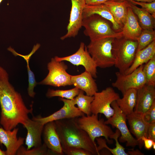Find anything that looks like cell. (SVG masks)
I'll return each instance as SVG.
<instances>
[{
	"label": "cell",
	"mask_w": 155,
	"mask_h": 155,
	"mask_svg": "<svg viewBox=\"0 0 155 155\" xmlns=\"http://www.w3.org/2000/svg\"><path fill=\"white\" fill-rule=\"evenodd\" d=\"M0 123L7 130H12L19 124L24 125L32 113V108H27L20 94L9 82L7 71L0 66Z\"/></svg>",
	"instance_id": "obj_1"
},
{
	"label": "cell",
	"mask_w": 155,
	"mask_h": 155,
	"mask_svg": "<svg viewBox=\"0 0 155 155\" xmlns=\"http://www.w3.org/2000/svg\"><path fill=\"white\" fill-rule=\"evenodd\" d=\"M56 129L62 147L83 149L92 155H100L96 143L78 125L75 118L55 121Z\"/></svg>",
	"instance_id": "obj_2"
},
{
	"label": "cell",
	"mask_w": 155,
	"mask_h": 155,
	"mask_svg": "<svg viewBox=\"0 0 155 155\" xmlns=\"http://www.w3.org/2000/svg\"><path fill=\"white\" fill-rule=\"evenodd\" d=\"M138 43L135 39L123 36L116 38L113 51L115 59L114 66L122 73L131 66L137 51Z\"/></svg>",
	"instance_id": "obj_3"
},
{
	"label": "cell",
	"mask_w": 155,
	"mask_h": 155,
	"mask_svg": "<svg viewBox=\"0 0 155 155\" xmlns=\"http://www.w3.org/2000/svg\"><path fill=\"white\" fill-rule=\"evenodd\" d=\"M109 21L97 14H93L83 19L82 26L85 28L84 34L90 41L106 37L117 38L123 36L122 31H115L111 27Z\"/></svg>",
	"instance_id": "obj_4"
},
{
	"label": "cell",
	"mask_w": 155,
	"mask_h": 155,
	"mask_svg": "<svg viewBox=\"0 0 155 155\" xmlns=\"http://www.w3.org/2000/svg\"><path fill=\"white\" fill-rule=\"evenodd\" d=\"M115 38L108 37L90 41L87 46L97 67L105 68L114 65L113 48Z\"/></svg>",
	"instance_id": "obj_5"
},
{
	"label": "cell",
	"mask_w": 155,
	"mask_h": 155,
	"mask_svg": "<svg viewBox=\"0 0 155 155\" xmlns=\"http://www.w3.org/2000/svg\"><path fill=\"white\" fill-rule=\"evenodd\" d=\"M75 120L78 126L87 133L94 143L96 138L103 136L108 144L113 143L109 138L114 132L104 123L103 119H98V114L84 115L75 118Z\"/></svg>",
	"instance_id": "obj_6"
},
{
	"label": "cell",
	"mask_w": 155,
	"mask_h": 155,
	"mask_svg": "<svg viewBox=\"0 0 155 155\" xmlns=\"http://www.w3.org/2000/svg\"><path fill=\"white\" fill-rule=\"evenodd\" d=\"M56 60L54 58L47 64L49 73L46 78L38 84L55 87L72 85L71 75L66 71L67 66L63 62Z\"/></svg>",
	"instance_id": "obj_7"
},
{
	"label": "cell",
	"mask_w": 155,
	"mask_h": 155,
	"mask_svg": "<svg viewBox=\"0 0 155 155\" xmlns=\"http://www.w3.org/2000/svg\"><path fill=\"white\" fill-rule=\"evenodd\" d=\"M111 106L114 109V113L112 117L104 121V123L107 125H111L113 127H116L119 130L121 136L119 138V140L121 143L126 142V147L134 148L138 146V142L133 137L127 127L126 116L120 109L116 101H113Z\"/></svg>",
	"instance_id": "obj_8"
},
{
	"label": "cell",
	"mask_w": 155,
	"mask_h": 155,
	"mask_svg": "<svg viewBox=\"0 0 155 155\" xmlns=\"http://www.w3.org/2000/svg\"><path fill=\"white\" fill-rule=\"evenodd\" d=\"M91 104L92 114H103L108 119L114 113L111 103L120 98L119 94L111 87H108L100 92H96Z\"/></svg>",
	"instance_id": "obj_9"
},
{
	"label": "cell",
	"mask_w": 155,
	"mask_h": 155,
	"mask_svg": "<svg viewBox=\"0 0 155 155\" xmlns=\"http://www.w3.org/2000/svg\"><path fill=\"white\" fill-rule=\"evenodd\" d=\"M144 64L140 65L130 73L125 74L119 71L115 72L116 79L112 86L117 88L123 94L130 89H138L146 84L143 69Z\"/></svg>",
	"instance_id": "obj_10"
},
{
	"label": "cell",
	"mask_w": 155,
	"mask_h": 155,
	"mask_svg": "<svg viewBox=\"0 0 155 155\" xmlns=\"http://www.w3.org/2000/svg\"><path fill=\"white\" fill-rule=\"evenodd\" d=\"M54 58L57 61H67L77 66L82 65L93 78L97 77V67L89 53L87 46L83 42H81L79 49L74 53L63 57L55 56Z\"/></svg>",
	"instance_id": "obj_11"
},
{
	"label": "cell",
	"mask_w": 155,
	"mask_h": 155,
	"mask_svg": "<svg viewBox=\"0 0 155 155\" xmlns=\"http://www.w3.org/2000/svg\"><path fill=\"white\" fill-rule=\"evenodd\" d=\"M71 9L67 33L60 38L64 40L67 38L75 37L82 27V13L86 5L85 0H71Z\"/></svg>",
	"instance_id": "obj_12"
},
{
	"label": "cell",
	"mask_w": 155,
	"mask_h": 155,
	"mask_svg": "<svg viewBox=\"0 0 155 155\" xmlns=\"http://www.w3.org/2000/svg\"><path fill=\"white\" fill-rule=\"evenodd\" d=\"M60 99L63 103V105L60 109L46 117H35L36 119L45 125L50 121L75 118L84 115V113L75 106L73 99L70 100L62 98H61Z\"/></svg>",
	"instance_id": "obj_13"
},
{
	"label": "cell",
	"mask_w": 155,
	"mask_h": 155,
	"mask_svg": "<svg viewBox=\"0 0 155 155\" xmlns=\"http://www.w3.org/2000/svg\"><path fill=\"white\" fill-rule=\"evenodd\" d=\"M126 118L129 126L130 131L136 137L139 144V148L141 149L144 145L142 139L144 136L148 137L149 123L145 120L143 115L134 111L127 115Z\"/></svg>",
	"instance_id": "obj_14"
},
{
	"label": "cell",
	"mask_w": 155,
	"mask_h": 155,
	"mask_svg": "<svg viewBox=\"0 0 155 155\" xmlns=\"http://www.w3.org/2000/svg\"><path fill=\"white\" fill-rule=\"evenodd\" d=\"M44 125L34 117L32 119L29 118L23 125L27 131L25 140L27 149L42 145L41 135Z\"/></svg>",
	"instance_id": "obj_15"
},
{
	"label": "cell",
	"mask_w": 155,
	"mask_h": 155,
	"mask_svg": "<svg viewBox=\"0 0 155 155\" xmlns=\"http://www.w3.org/2000/svg\"><path fill=\"white\" fill-rule=\"evenodd\" d=\"M155 101V86L145 84L137 89L136 103L134 111L144 115Z\"/></svg>",
	"instance_id": "obj_16"
},
{
	"label": "cell",
	"mask_w": 155,
	"mask_h": 155,
	"mask_svg": "<svg viewBox=\"0 0 155 155\" xmlns=\"http://www.w3.org/2000/svg\"><path fill=\"white\" fill-rule=\"evenodd\" d=\"M18 128L7 130L0 127V144L6 147V155H16L20 148L23 144L25 139L17 137Z\"/></svg>",
	"instance_id": "obj_17"
},
{
	"label": "cell",
	"mask_w": 155,
	"mask_h": 155,
	"mask_svg": "<svg viewBox=\"0 0 155 155\" xmlns=\"http://www.w3.org/2000/svg\"><path fill=\"white\" fill-rule=\"evenodd\" d=\"M42 133L44 144L48 149L54 153L63 154L60 140L56 131L55 121L45 124Z\"/></svg>",
	"instance_id": "obj_18"
},
{
	"label": "cell",
	"mask_w": 155,
	"mask_h": 155,
	"mask_svg": "<svg viewBox=\"0 0 155 155\" xmlns=\"http://www.w3.org/2000/svg\"><path fill=\"white\" fill-rule=\"evenodd\" d=\"M71 81L72 85L85 92L87 95L93 96L98 91L95 80L86 71L78 75H71Z\"/></svg>",
	"instance_id": "obj_19"
},
{
	"label": "cell",
	"mask_w": 155,
	"mask_h": 155,
	"mask_svg": "<svg viewBox=\"0 0 155 155\" xmlns=\"http://www.w3.org/2000/svg\"><path fill=\"white\" fill-rule=\"evenodd\" d=\"M93 14H97L109 21L112 24L113 29L120 32L122 28L115 20L108 7L105 4L90 5H86L82 13L84 18Z\"/></svg>",
	"instance_id": "obj_20"
},
{
	"label": "cell",
	"mask_w": 155,
	"mask_h": 155,
	"mask_svg": "<svg viewBox=\"0 0 155 155\" xmlns=\"http://www.w3.org/2000/svg\"><path fill=\"white\" fill-rule=\"evenodd\" d=\"M143 29L138 22L137 18L131 8L128 7L126 18L121 31L124 36L136 39L140 35Z\"/></svg>",
	"instance_id": "obj_21"
},
{
	"label": "cell",
	"mask_w": 155,
	"mask_h": 155,
	"mask_svg": "<svg viewBox=\"0 0 155 155\" xmlns=\"http://www.w3.org/2000/svg\"><path fill=\"white\" fill-rule=\"evenodd\" d=\"M109 8L116 22L122 28L125 22L129 1H115L108 0L104 3Z\"/></svg>",
	"instance_id": "obj_22"
},
{
	"label": "cell",
	"mask_w": 155,
	"mask_h": 155,
	"mask_svg": "<svg viewBox=\"0 0 155 155\" xmlns=\"http://www.w3.org/2000/svg\"><path fill=\"white\" fill-rule=\"evenodd\" d=\"M154 56L155 40L145 48L137 51L133 63L124 74L130 73L140 65L146 63Z\"/></svg>",
	"instance_id": "obj_23"
},
{
	"label": "cell",
	"mask_w": 155,
	"mask_h": 155,
	"mask_svg": "<svg viewBox=\"0 0 155 155\" xmlns=\"http://www.w3.org/2000/svg\"><path fill=\"white\" fill-rule=\"evenodd\" d=\"M137 93L136 89H129L123 94L122 98H120L116 100L119 108L126 116L134 111L136 103Z\"/></svg>",
	"instance_id": "obj_24"
},
{
	"label": "cell",
	"mask_w": 155,
	"mask_h": 155,
	"mask_svg": "<svg viewBox=\"0 0 155 155\" xmlns=\"http://www.w3.org/2000/svg\"><path fill=\"white\" fill-rule=\"evenodd\" d=\"M130 7L136 16L139 23L143 30L154 28L155 18L144 9L138 7L131 2Z\"/></svg>",
	"instance_id": "obj_25"
},
{
	"label": "cell",
	"mask_w": 155,
	"mask_h": 155,
	"mask_svg": "<svg viewBox=\"0 0 155 155\" xmlns=\"http://www.w3.org/2000/svg\"><path fill=\"white\" fill-rule=\"evenodd\" d=\"M40 46V44H37L36 45L34 46L32 51L29 54L25 55H21L17 53L11 47H9L8 49L9 51L11 52L15 56L18 55L22 57L26 60L27 63V68L28 78V93L29 95L32 98H34L36 94L35 93L34 91V89L37 85V83L35 79L34 75L30 69L29 64V60L31 56L39 48Z\"/></svg>",
	"instance_id": "obj_26"
},
{
	"label": "cell",
	"mask_w": 155,
	"mask_h": 155,
	"mask_svg": "<svg viewBox=\"0 0 155 155\" xmlns=\"http://www.w3.org/2000/svg\"><path fill=\"white\" fill-rule=\"evenodd\" d=\"M84 92L80 90L78 94L73 100L75 104L77 105L79 110L87 116H89L92 114L91 104L94 99V96L85 95Z\"/></svg>",
	"instance_id": "obj_27"
},
{
	"label": "cell",
	"mask_w": 155,
	"mask_h": 155,
	"mask_svg": "<svg viewBox=\"0 0 155 155\" xmlns=\"http://www.w3.org/2000/svg\"><path fill=\"white\" fill-rule=\"evenodd\" d=\"M136 40L138 43L137 51L142 50L155 40V30L154 29L143 30Z\"/></svg>",
	"instance_id": "obj_28"
},
{
	"label": "cell",
	"mask_w": 155,
	"mask_h": 155,
	"mask_svg": "<svg viewBox=\"0 0 155 155\" xmlns=\"http://www.w3.org/2000/svg\"><path fill=\"white\" fill-rule=\"evenodd\" d=\"M80 90L76 87L67 90H54L49 89L46 93V96L49 98L58 96L67 99L73 100L78 94Z\"/></svg>",
	"instance_id": "obj_29"
},
{
	"label": "cell",
	"mask_w": 155,
	"mask_h": 155,
	"mask_svg": "<svg viewBox=\"0 0 155 155\" xmlns=\"http://www.w3.org/2000/svg\"><path fill=\"white\" fill-rule=\"evenodd\" d=\"M143 71L146 84L155 86V56L144 65Z\"/></svg>",
	"instance_id": "obj_30"
},
{
	"label": "cell",
	"mask_w": 155,
	"mask_h": 155,
	"mask_svg": "<svg viewBox=\"0 0 155 155\" xmlns=\"http://www.w3.org/2000/svg\"><path fill=\"white\" fill-rule=\"evenodd\" d=\"M48 149L44 144L41 146L34 147L32 149H27L21 146L18 150L16 154L22 155H44L49 154Z\"/></svg>",
	"instance_id": "obj_31"
},
{
	"label": "cell",
	"mask_w": 155,
	"mask_h": 155,
	"mask_svg": "<svg viewBox=\"0 0 155 155\" xmlns=\"http://www.w3.org/2000/svg\"><path fill=\"white\" fill-rule=\"evenodd\" d=\"M64 154L67 155H92L90 152L83 149L72 147H62Z\"/></svg>",
	"instance_id": "obj_32"
},
{
	"label": "cell",
	"mask_w": 155,
	"mask_h": 155,
	"mask_svg": "<svg viewBox=\"0 0 155 155\" xmlns=\"http://www.w3.org/2000/svg\"><path fill=\"white\" fill-rule=\"evenodd\" d=\"M129 1L134 5L140 6L142 8L147 11L155 18V1L150 2L135 1Z\"/></svg>",
	"instance_id": "obj_33"
},
{
	"label": "cell",
	"mask_w": 155,
	"mask_h": 155,
	"mask_svg": "<svg viewBox=\"0 0 155 155\" xmlns=\"http://www.w3.org/2000/svg\"><path fill=\"white\" fill-rule=\"evenodd\" d=\"M98 145L97 146V149L99 152L103 148H105L108 150L111 154L113 155H119V152L115 147L111 149L109 148L106 144V141L105 139H103L99 137L96 138Z\"/></svg>",
	"instance_id": "obj_34"
},
{
	"label": "cell",
	"mask_w": 155,
	"mask_h": 155,
	"mask_svg": "<svg viewBox=\"0 0 155 155\" xmlns=\"http://www.w3.org/2000/svg\"><path fill=\"white\" fill-rule=\"evenodd\" d=\"M143 117L145 120L149 124L155 122V101L143 115Z\"/></svg>",
	"instance_id": "obj_35"
},
{
	"label": "cell",
	"mask_w": 155,
	"mask_h": 155,
	"mask_svg": "<svg viewBox=\"0 0 155 155\" xmlns=\"http://www.w3.org/2000/svg\"><path fill=\"white\" fill-rule=\"evenodd\" d=\"M147 137L155 142V122L149 124Z\"/></svg>",
	"instance_id": "obj_36"
},
{
	"label": "cell",
	"mask_w": 155,
	"mask_h": 155,
	"mask_svg": "<svg viewBox=\"0 0 155 155\" xmlns=\"http://www.w3.org/2000/svg\"><path fill=\"white\" fill-rule=\"evenodd\" d=\"M142 139L144 142L145 148L148 150L151 149L152 148L153 143L154 141L145 136L142 137Z\"/></svg>",
	"instance_id": "obj_37"
},
{
	"label": "cell",
	"mask_w": 155,
	"mask_h": 155,
	"mask_svg": "<svg viewBox=\"0 0 155 155\" xmlns=\"http://www.w3.org/2000/svg\"><path fill=\"white\" fill-rule=\"evenodd\" d=\"M108 0H85L86 4L87 5H94L104 4Z\"/></svg>",
	"instance_id": "obj_38"
},
{
	"label": "cell",
	"mask_w": 155,
	"mask_h": 155,
	"mask_svg": "<svg viewBox=\"0 0 155 155\" xmlns=\"http://www.w3.org/2000/svg\"><path fill=\"white\" fill-rule=\"evenodd\" d=\"M127 153L129 155H143L144 154V153L137 149L134 150L133 149H132L128 151Z\"/></svg>",
	"instance_id": "obj_39"
},
{
	"label": "cell",
	"mask_w": 155,
	"mask_h": 155,
	"mask_svg": "<svg viewBox=\"0 0 155 155\" xmlns=\"http://www.w3.org/2000/svg\"><path fill=\"white\" fill-rule=\"evenodd\" d=\"M113 1H137L144 2H150L152 1H155V0H110Z\"/></svg>",
	"instance_id": "obj_40"
},
{
	"label": "cell",
	"mask_w": 155,
	"mask_h": 155,
	"mask_svg": "<svg viewBox=\"0 0 155 155\" xmlns=\"http://www.w3.org/2000/svg\"><path fill=\"white\" fill-rule=\"evenodd\" d=\"M0 155H6L5 151L2 150L0 148Z\"/></svg>",
	"instance_id": "obj_41"
},
{
	"label": "cell",
	"mask_w": 155,
	"mask_h": 155,
	"mask_svg": "<svg viewBox=\"0 0 155 155\" xmlns=\"http://www.w3.org/2000/svg\"><path fill=\"white\" fill-rule=\"evenodd\" d=\"M152 147L154 150H155V142H154L152 144Z\"/></svg>",
	"instance_id": "obj_42"
},
{
	"label": "cell",
	"mask_w": 155,
	"mask_h": 155,
	"mask_svg": "<svg viewBox=\"0 0 155 155\" xmlns=\"http://www.w3.org/2000/svg\"><path fill=\"white\" fill-rule=\"evenodd\" d=\"M3 0H0V4L2 2V1H3Z\"/></svg>",
	"instance_id": "obj_43"
}]
</instances>
